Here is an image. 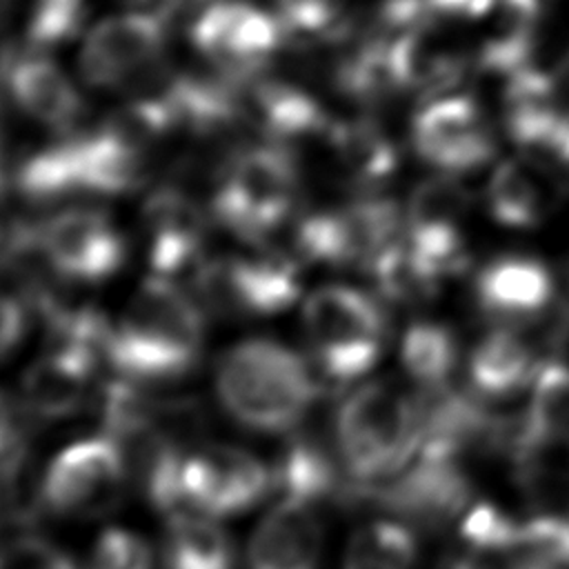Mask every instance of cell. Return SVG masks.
Listing matches in <instances>:
<instances>
[{
	"label": "cell",
	"mask_w": 569,
	"mask_h": 569,
	"mask_svg": "<svg viewBox=\"0 0 569 569\" xmlns=\"http://www.w3.org/2000/svg\"><path fill=\"white\" fill-rule=\"evenodd\" d=\"M300 171L289 149L262 142L233 153L211 196V213L236 236L260 244L291 222Z\"/></svg>",
	"instance_id": "cell-4"
},
{
	"label": "cell",
	"mask_w": 569,
	"mask_h": 569,
	"mask_svg": "<svg viewBox=\"0 0 569 569\" xmlns=\"http://www.w3.org/2000/svg\"><path fill=\"white\" fill-rule=\"evenodd\" d=\"M476 296L489 316L509 322L533 320L551 305L553 280L536 258H498L478 273Z\"/></svg>",
	"instance_id": "cell-18"
},
{
	"label": "cell",
	"mask_w": 569,
	"mask_h": 569,
	"mask_svg": "<svg viewBox=\"0 0 569 569\" xmlns=\"http://www.w3.org/2000/svg\"><path fill=\"white\" fill-rule=\"evenodd\" d=\"M427 4L433 11V16L482 20L491 9L493 0H427Z\"/></svg>",
	"instance_id": "cell-38"
},
{
	"label": "cell",
	"mask_w": 569,
	"mask_h": 569,
	"mask_svg": "<svg viewBox=\"0 0 569 569\" xmlns=\"http://www.w3.org/2000/svg\"><path fill=\"white\" fill-rule=\"evenodd\" d=\"M273 471V489H278L280 498H293L318 507L327 500L338 485L333 460L313 438H296L289 440Z\"/></svg>",
	"instance_id": "cell-25"
},
{
	"label": "cell",
	"mask_w": 569,
	"mask_h": 569,
	"mask_svg": "<svg viewBox=\"0 0 569 569\" xmlns=\"http://www.w3.org/2000/svg\"><path fill=\"white\" fill-rule=\"evenodd\" d=\"M213 389L220 407L258 433L293 431L318 398L309 362L273 338H247L224 349Z\"/></svg>",
	"instance_id": "cell-2"
},
{
	"label": "cell",
	"mask_w": 569,
	"mask_h": 569,
	"mask_svg": "<svg viewBox=\"0 0 569 569\" xmlns=\"http://www.w3.org/2000/svg\"><path fill=\"white\" fill-rule=\"evenodd\" d=\"M273 489V471L256 453L236 445H204L184 451L180 498L184 513L238 516Z\"/></svg>",
	"instance_id": "cell-9"
},
{
	"label": "cell",
	"mask_w": 569,
	"mask_h": 569,
	"mask_svg": "<svg viewBox=\"0 0 569 569\" xmlns=\"http://www.w3.org/2000/svg\"><path fill=\"white\" fill-rule=\"evenodd\" d=\"M522 527L513 525L502 511L482 502L467 511L462 520V538L480 549H505L520 545Z\"/></svg>",
	"instance_id": "cell-34"
},
{
	"label": "cell",
	"mask_w": 569,
	"mask_h": 569,
	"mask_svg": "<svg viewBox=\"0 0 569 569\" xmlns=\"http://www.w3.org/2000/svg\"><path fill=\"white\" fill-rule=\"evenodd\" d=\"M122 2H127L131 9H140V7H149L153 0H122Z\"/></svg>",
	"instance_id": "cell-42"
},
{
	"label": "cell",
	"mask_w": 569,
	"mask_h": 569,
	"mask_svg": "<svg viewBox=\"0 0 569 569\" xmlns=\"http://www.w3.org/2000/svg\"><path fill=\"white\" fill-rule=\"evenodd\" d=\"M333 436L338 458L353 478L391 476L422 445L420 413L396 385L365 382L340 402Z\"/></svg>",
	"instance_id": "cell-3"
},
{
	"label": "cell",
	"mask_w": 569,
	"mask_h": 569,
	"mask_svg": "<svg viewBox=\"0 0 569 569\" xmlns=\"http://www.w3.org/2000/svg\"><path fill=\"white\" fill-rule=\"evenodd\" d=\"M216 0H162V7L167 9V13L171 16L173 11H200L207 4H211Z\"/></svg>",
	"instance_id": "cell-39"
},
{
	"label": "cell",
	"mask_w": 569,
	"mask_h": 569,
	"mask_svg": "<svg viewBox=\"0 0 569 569\" xmlns=\"http://www.w3.org/2000/svg\"><path fill=\"white\" fill-rule=\"evenodd\" d=\"M202 345L204 318L198 300L176 280L151 273L111 322L104 358L129 380L162 382L189 373Z\"/></svg>",
	"instance_id": "cell-1"
},
{
	"label": "cell",
	"mask_w": 569,
	"mask_h": 569,
	"mask_svg": "<svg viewBox=\"0 0 569 569\" xmlns=\"http://www.w3.org/2000/svg\"><path fill=\"white\" fill-rule=\"evenodd\" d=\"M0 84L22 113L56 131L76 133L84 118V98L71 76L33 47H11L0 56Z\"/></svg>",
	"instance_id": "cell-13"
},
{
	"label": "cell",
	"mask_w": 569,
	"mask_h": 569,
	"mask_svg": "<svg viewBox=\"0 0 569 569\" xmlns=\"http://www.w3.org/2000/svg\"><path fill=\"white\" fill-rule=\"evenodd\" d=\"M467 209L469 193L465 187L451 173L440 171L413 187L405 209V227L407 231L458 227Z\"/></svg>",
	"instance_id": "cell-31"
},
{
	"label": "cell",
	"mask_w": 569,
	"mask_h": 569,
	"mask_svg": "<svg viewBox=\"0 0 569 569\" xmlns=\"http://www.w3.org/2000/svg\"><path fill=\"white\" fill-rule=\"evenodd\" d=\"M533 373L531 347L509 327L487 333L469 356V376L489 396H507L533 378Z\"/></svg>",
	"instance_id": "cell-24"
},
{
	"label": "cell",
	"mask_w": 569,
	"mask_h": 569,
	"mask_svg": "<svg viewBox=\"0 0 569 569\" xmlns=\"http://www.w3.org/2000/svg\"><path fill=\"white\" fill-rule=\"evenodd\" d=\"M16 7H18V0H0V27L11 20Z\"/></svg>",
	"instance_id": "cell-40"
},
{
	"label": "cell",
	"mask_w": 569,
	"mask_h": 569,
	"mask_svg": "<svg viewBox=\"0 0 569 569\" xmlns=\"http://www.w3.org/2000/svg\"><path fill=\"white\" fill-rule=\"evenodd\" d=\"M300 320L313 365L331 380H360L382 356L385 311L358 287L336 282L316 287L302 300Z\"/></svg>",
	"instance_id": "cell-5"
},
{
	"label": "cell",
	"mask_w": 569,
	"mask_h": 569,
	"mask_svg": "<svg viewBox=\"0 0 569 569\" xmlns=\"http://www.w3.org/2000/svg\"><path fill=\"white\" fill-rule=\"evenodd\" d=\"M29 331V305L22 296L0 289V362L11 358Z\"/></svg>",
	"instance_id": "cell-36"
},
{
	"label": "cell",
	"mask_w": 569,
	"mask_h": 569,
	"mask_svg": "<svg viewBox=\"0 0 569 569\" xmlns=\"http://www.w3.org/2000/svg\"><path fill=\"white\" fill-rule=\"evenodd\" d=\"M89 569H156V556L133 529L109 527L91 547Z\"/></svg>",
	"instance_id": "cell-33"
},
{
	"label": "cell",
	"mask_w": 569,
	"mask_h": 569,
	"mask_svg": "<svg viewBox=\"0 0 569 569\" xmlns=\"http://www.w3.org/2000/svg\"><path fill=\"white\" fill-rule=\"evenodd\" d=\"M367 273L373 278L376 289L393 302L416 305L429 300L440 280L427 271V267L413 256L407 242H396L382 251L369 267Z\"/></svg>",
	"instance_id": "cell-30"
},
{
	"label": "cell",
	"mask_w": 569,
	"mask_h": 569,
	"mask_svg": "<svg viewBox=\"0 0 569 569\" xmlns=\"http://www.w3.org/2000/svg\"><path fill=\"white\" fill-rule=\"evenodd\" d=\"M400 360L416 382L425 387L442 385L458 360L456 336L447 325L418 320L402 333Z\"/></svg>",
	"instance_id": "cell-29"
},
{
	"label": "cell",
	"mask_w": 569,
	"mask_h": 569,
	"mask_svg": "<svg viewBox=\"0 0 569 569\" xmlns=\"http://www.w3.org/2000/svg\"><path fill=\"white\" fill-rule=\"evenodd\" d=\"M171 16L164 7H140L107 16L84 33L78 71L84 84L124 91L164 62Z\"/></svg>",
	"instance_id": "cell-7"
},
{
	"label": "cell",
	"mask_w": 569,
	"mask_h": 569,
	"mask_svg": "<svg viewBox=\"0 0 569 569\" xmlns=\"http://www.w3.org/2000/svg\"><path fill=\"white\" fill-rule=\"evenodd\" d=\"M393 500L422 518L442 520L465 507L467 480L449 451L422 445L418 467L393 489Z\"/></svg>",
	"instance_id": "cell-21"
},
{
	"label": "cell",
	"mask_w": 569,
	"mask_h": 569,
	"mask_svg": "<svg viewBox=\"0 0 569 569\" xmlns=\"http://www.w3.org/2000/svg\"><path fill=\"white\" fill-rule=\"evenodd\" d=\"M191 42L227 80L247 82L262 73L287 42L276 13L247 0H216L196 13Z\"/></svg>",
	"instance_id": "cell-8"
},
{
	"label": "cell",
	"mask_w": 569,
	"mask_h": 569,
	"mask_svg": "<svg viewBox=\"0 0 569 569\" xmlns=\"http://www.w3.org/2000/svg\"><path fill=\"white\" fill-rule=\"evenodd\" d=\"M487 207L491 218L511 229H527L545 213V193L536 171L520 160L500 162L487 182Z\"/></svg>",
	"instance_id": "cell-26"
},
{
	"label": "cell",
	"mask_w": 569,
	"mask_h": 569,
	"mask_svg": "<svg viewBox=\"0 0 569 569\" xmlns=\"http://www.w3.org/2000/svg\"><path fill=\"white\" fill-rule=\"evenodd\" d=\"M322 142L338 171L360 189L382 184L398 167V149L393 140L371 118L331 120Z\"/></svg>",
	"instance_id": "cell-20"
},
{
	"label": "cell",
	"mask_w": 569,
	"mask_h": 569,
	"mask_svg": "<svg viewBox=\"0 0 569 569\" xmlns=\"http://www.w3.org/2000/svg\"><path fill=\"white\" fill-rule=\"evenodd\" d=\"M458 569H467V567H458Z\"/></svg>",
	"instance_id": "cell-43"
},
{
	"label": "cell",
	"mask_w": 569,
	"mask_h": 569,
	"mask_svg": "<svg viewBox=\"0 0 569 569\" xmlns=\"http://www.w3.org/2000/svg\"><path fill=\"white\" fill-rule=\"evenodd\" d=\"M416 153L445 173L482 167L496 151L493 133L469 96H440L429 100L411 122Z\"/></svg>",
	"instance_id": "cell-12"
},
{
	"label": "cell",
	"mask_w": 569,
	"mask_h": 569,
	"mask_svg": "<svg viewBox=\"0 0 569 569\" xmlns=\"http://www.w3.org/2000/svg\"><path fill=\"white\" fill-rule=\"evenodd\" d=\"M527 427L536 445L569 447V365L549 360L536 369Z\"/></svg>",
	"instance_id": "cell-28"
},
{
	"label": "cell",
	"mask_w": 569,
	"mask_h": 569,
	"mask_svg": "<svg viewBox=\"0 0 569 569\" xmlns=\"http://www.w3.org/2000/svg\"><path fill=\"white\" fill-rule=\"evenodd\" d=\"M96 362L91 356L49 347L22 376L24 407L40 420L76 416L89 402Z\"/></svg>",
	"instance_id": "cell-17"
},
{
	"label": "cell",
	"mask_w": 569,
	"mask_h": 569,
	"mask_svg": "<svg viewBox=\"0 0 569 569\" xmlns=\"http://www.w3.org/2000/svg\"><path fill=\"white\" fill-rule=\"evenodd\" d=\"M20 420L18 409L7 393L0 391V462L13 460L20 449Z\"/></svg>",
	"instance_id": "cell-37"
},
{
	"label": "cell",
	"mask_w": 569,
	"mask_h": 569,
	"mask_svg": "<svg viewBox=\"0 0 569 569\" xmlns=\"http://www.w3.org/2000/svg\"><path fill=\"white\" fill-rule=\"evenodd\" d=\"M325 529L318 509L293 498L278 502L258 520L247 540V569H320Z\"/></svg>",
	"instance_id": "cell-15"
},
{
	"label": "cell",
	"mask_w": 569,
	"mask_h": 569,
	"mask_svg": "<svg viewBox=\"0 0 569 569\" xmlns=\"http://www.w3.org/2000/svg\"><path fill=\"white\" fill-rule=\"evenodd\" d=\"M147 258L153 276L178 282V276H193L207 258V218L198 202L176 187L151 191L142 207Z\"/></svg>",
	"instance_id": "cell-14"
},
{
	"label": "cell",
	"mask_w": 569,
	"mask_h": 569,
	"mask_svg": "<svg viewBox=\"0 0 569 569\" xmlns=\"http://www.w3.org/2000/svg\"><path fill=\"white\" fill-rule=\"evenodd\" d=\"M127 480V456L109 433L89 436L60 449L40 480L51 513L91 516L113 505Z\"/></svg>",
	"instance_id": "cell-11"
},
{
	"label": "cell",
	"mask_w": 569,
	"mask_h": 569,
	"mask_svg": "<svg viewBox=\"0 0 569 569\" xmlns=\"http://www.w3.org/2000/svg\"><path fill=\"white\" fill-rule=\"evenodd\" d=\"M287 42H322L345 33L340 0H276Z\"/></svg>",
	"instance_id": "cell-32"
},
{
	"label": "cell",
	"mask_w": 569,
	"mask_h": 569,
	"mask_svg": "<svg viewBox=\"0 0 569 569\" xmlns=\"http://www.w3.org/2000/svg\"><path fill=\"white\" fill-rule=\"evenodd\" d=\"M164 569H236L231 536L202 513L171 516L164 549Z\"/></svg>",
	"instance_id": "cell-23"
},
{
	"label": "cell",
	"mask_w": 569,
	"mask_h": 569,
	"mask_svg": "<svg viewBox=\"0 0 569 569\" xmlns=\"http://www.w3.org/2000/svg\"><path fill=\"white\" fill-rule=\"evenodd\" d=\"M42 253L64 282L93 284L116 276L127 260V240L100 207L67 204L36 222Z\"/></svg>",
	"instance_id": "cell-10"
},
{
	"label": "cell",
	"mask_w": 569,
	"mask_h": 569,
	"mask_svg": "<svg viewBox=\"0 0 569 569\" xmlns=\"http://www.w3.org/2000/svg\"><path fill=\"white\" fill-rule=\"evenodd\" d=\"M482 20H489V36L478 49V64L493 73H513L529 64L540 0H493Z\"/></svg>",
	"instance_id": "cell-22"
},
{
	"label": "cell",
	"mask_w": 569,
	"mask_h": 569,
	"mask_svg": "<svg viewBox=\"0 0 569 569\" xmlns=\"http://www.w3.org/2000/svg\"><path fill=\"white\" fill-rule=\"evenodd\" d=\"M505 127L509 138L525 149L553 151L569 116L558 107L553 78L531 64L509 73L505 87Z\"/></svg>",
	"instance_id": "cell-19"
},
{
	"label": "cell",
	"mask_w": 569,
	"mask_h": 569,
	"mask_svg": "<svg viewBox=\"0 0 569 569\" xmlns=\"http://www.w3.org/2000/svg\"><path fill=\"white\" fill-rule=\"evenodd\" d=\"M300 262L282 249L204 258L193 271V298L222 316H276L302 293Z\"/></svg>",
	"instance_id": "cell-6"
},
{
	"label": "cell",
	"mask_w": 569,
	"mask_h": 569,
	"mask_svg": "<svg viewBox=\"0 0 569 569\" xmlns=\"http://www.w3.org/2000/svg\"><path fill=\"white\" fill-rule=\"evenodd\" d=\"M247 82V89H240L242 111L267 142L291 151V147L325 138L333 118L302 87L260 76Z\"/></svg>",
	"instance_id": "cell-16"
},
{
	"label": "cell",
	"mask_w": 569,
	"mask_h": 569,
	"mask_svg": "<svg viewBox=\"0 0 569 569\" xmlns=\"http://www.w3.org/2000/svg\"><path fill=\"white\" fill-rule=\"evenodd\" d=\"M7 240H9V229H4V224L0 220V260H2V253L7 249Z\"/></svg>",
	"instance_id": "cell-41"
},
{
	"label": "cell",
	"mask_w": 569,
	"mask_h": 569,
	"mask_svg": "<svg viewBox=\"0 0 569 569\" xmlns=\"http://www.w3.org/2000/svg\"><path fill=\"white\" fill-rule=\"evenodd\" d=\"M0 569H76V565L40 538H18L0 547Z\"/></svg>",
	"instance_id": "cell-35"
},
{
	"label": "cell",
	"mask_w": 569,
	"mask_h": 569,
	"mask_svg": "<svg viewBox=\"0 0 569 569\" xmlns=\"http://www.w3.org/2000/svg\"><path fill=\"white\" fill-rule=\"evenodd\" d=\"M418 542L409 527L396 520H371L356 529L345 547L342 569H413Z\"/></svg>",
	"instance_id": "cell-27"
}]
</instances>
